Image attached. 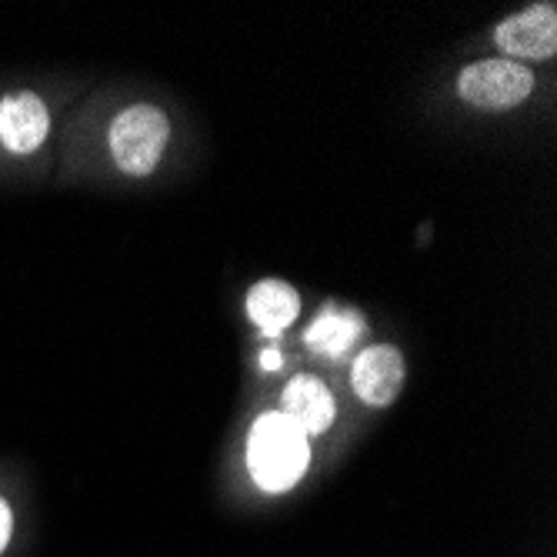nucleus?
Segmentation results:
<instances>
[{
    "label": "nucleus",
    "instance_id": "nucleus-4",
    "mask_svg": "<svg viewBox=\"0 0 557 557\" xmlns=\"http://www.w3.org/2000/svg\"><path fill=\"white\" fill-rule=\"evenodd\" d=\"M534 94V71L504 58L474 61L458 74V97L481 111H511Z\"/></svg>",
    "mask_w": 557,
    "mask_h": 557
},
{
    "label": "nucleus",
    "instance_id": "nucleus-7",
    "mask_svg": "<svg viewBox=\"0 0 557 557\" xmlns=\"http://www.w3.org/2000/svg\"><path fill=\"white\" fill-rule=\"evenodd\" d=\"M281 414L290 424H297L304 431V437H318V434L331 431V424L337 418V400L324 381H318L311 374H300L281 394Z\"/></svg>",
    "mask_w": 557,
    "mask_h": 557
},
{
    "label": "nucleus",
    "instance_id": "nucleus-11",
    "mask_svg": "<svg viewBox=\"0 0 557 557\" xmlns=\"http://www.w3.org/2000/svg\"><path fill=\"white\" fill-rule=\"evenodd\" d=\"M264 368L268 371H277L281 368V354L277 350H264Z\"/></svg>",
    "mask_w": 557,
    "mask_h": 557
},
{
    "label": "nucleus",
    "instance_id": "nucleus-2",
    "mask_svg": "<svg viewBox=\"0 0 557 557\" xmlns=\"http://www.w3.org/2000/svg\"><path fill=\"white\" fill-rule=\"evenodd\" d=\"M171 140V121L154 104H134L121 111L108 131V147L114 164L127 177H147L161 161Z\"/></svg>",
    "mask_w": 557,
    "mask_h": 557
},
{
    "label": "nucleus",
    "instance_id": "nucleus-3",
    "mask_svg": "<svg viewBox=\"0 0 557 557\" xmlns=\"http://www.w3.org/2000/svg\"><path fill=\"white\" fill-rule=\"evenodd\" d=\"M50 131H54V114H50V104L40 90L11 87L0 94V154L4 158H37Z\"/></svg>",
    "mask_w": 557,
    "mask_h": 557
},
{
    "label": "nucleus",
    "instance_id": "nucleus-10",
    "mask_svg": "<svg viewBox=\"0 0 557 557\" xmlns=\"http://www.w3.org/2000/svg\"><path fill=\"white\" fill-rule=\"evenodd\" d=\"M11 531H14V515H11V504L0 497V554L11 544Z\"/></svg>",
    "mask_w": 557,
    "mask_h": 557
},
{
    "label": "nucleus",
    "instance_id": "nucleus-5",
    "mask_svg": "<svg viewBox=\"0 0 557 557\" xmlns=\"http://www.w3.org/2000/svg\"><path fill=\"white\" fill-rule=\"evenodd\" d=\"M494 44L504 61H550L557 50V11L554 4H531L494 27Z\"/></svg>",
    "mask_w": 557,
    "mask_h": 557
},
{
    "label": "nucleus",
    "instance_id": "nucleus-6",
    "mask_svg": "<svg viewBox=\"0 0 557 557\" xmlns=\"http://www.w3.org/2000/svg\"><path fill=\"white\" fill-rule=\"evenodd\" d=\"M404 381H408V364H404V354L391 344L368 347L354 358L350 387L368 408H387V404H394L397 394L404 391Z\"/></svg>",
    "mask_w": 557,
    "mask_h": 557
},
{
    "label": "nucleus",
    "instance_id": "nucleus-1",
    "mask_svg": "<svg viewBox=\"0 0 557 557\" xmlns=\"http://www.w3.org/2000/svg\"><path fill=\"white\" fill-rule=\"evenodd\" d=\"M311 465V441L281 411H268L255 421L247 437V471L268 494L294 487Z\"/></svg>",
    "mask_w": 557,
    "mask_h": 557
},
{
    "label": "nucleus",
    "instance_id": "nucleus-9",
    "mask_svg": "<svg viewBox=\"0 0 557 557\" xmlns=\"http://www.w3.org/2000/svg\"><path fill=\"white\" fill-rule=\"evenodd\" d=\"M364 334V321L358 311H344V308H324L318 314V321L304 331V344H308L321 358H344V354L361 341Z\"/></svg>",
    "mask_w": 557,
    "mask_h": 557
},
{
    "label": "nucleus",
    "instance_id": "nucleus-8",
    "mask_svg": "<svg viewBox=\"0 0 557 557\" xmlns=\"http://www.w3.org/2000/svg\"><path fill=\"white\" fill-rule=\"evenodd\" d=\"M300 314V294L284 281H261L247 290V318L264 334L287 331Z\"/></svg>",
    "mask_w": 557,
    "mask_h": 557
}]
</instances>
